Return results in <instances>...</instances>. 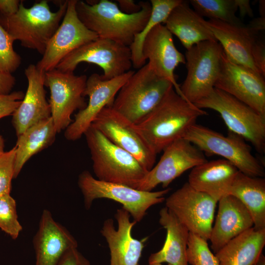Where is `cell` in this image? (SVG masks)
<instances>
[{
	"label": "cell",
	"instance_id": "6da1fadb",
	"mask_svg": "<svg viewBox=\"0 0 265 265\" xmlns=\"http://www.w3.org/2000/svg\"><path fill=\"white\" fill-rule=\"evenodd\" d=\"M207 114L206 111L181 96L173 87L155 108L133 127L157 155L184 138L198 118Z\"/></svg>",
	"mask_w": 265,
	"mask_h": 265
},
{
	"label": "cell",
	"instance_id": "7a4b0ae2",
	"mask_svg": "<svg viewBox=\"0 0 265 265\" xmlns=\"http://www.w3.org/2000/svg\"><path fill=\"white\" fill-rule=\"evenodd\" d=\"M141 9L132 14H126L116 2L101 0L96 2L78 0L76 10L84 25L97 34L130 47L134 36L144 28L152 11L149 1H140Z\"/></svg>",
	"mask_w": 265,
	"mask_h": 265
},
{
	"label": "cell",
	"instance_id": "3957f363",
	"mask_svg": "<svg viewBox=\"0 0 265 265\" xmlns=\"http://www.w3.org/2000/svg\"><path fill=\"white\" fill-rule=\"evenodd\" d=\"M67 4L68 0L64 1L57 11L53 12L46 0L36 2L30 8L25 7L21 1L15 14L0 16V25L22 46L43 55L65 15Z\"/></svg>",
	"mask_w": 265,
	"mask_h": 265
},
{
	"label": "cell",
	"instance_id": "277c9868",
	"mask_svg": "<svg viewBox=\"0 0 265 265\" xmlns=\"http://www.w3.org/2000/svg\"><path fill=\"white\" fill-rule=\"evenodd\" d=\"M84 135L97 179L133 188L148 173L134 157L112 143L92 125Z\"/></svg>",
	"mask_w": 265,
	"mask_h": 265
},
{
	"label": "cell",
	"instance_id": "5b68a950",
	"mask_svg": "<svg viewBox=\"0 0 265 265\" xmlns=\"http://www.w3.org/2000/svg\"><path fill=\"white\" fill-rule=\"evenodd\" d=\"M173 87L169 80L157 75L147 63L128 79L111 107L135 125L153 110Z\"/></svg>",
	"mask_w": 265,
	"mask_h": 265
},
{
	"label": "cell",
	"instance_id": "8992f818",
	"mask_svg": "<svg viewBox=\"0 0 265 265\" xmlns=\"http://www.w3.org/2000/svg\"><path fill=\"white\" fill-rule=\"evenodd\" d=\"M195 105L217 112L229 131L249 142L256 151L265 153V116L232 95L214 88Z\"/></svg>",
	"mask_w": 265,
	"mask_h": 265
},
{
	"label": "cell",
	"instance_id": "52a82bcc",
	"mask_svg": "<svg viewBox=\"0 0 265 265\" xmlns=\"http://www.w3.org/2000/svg\"><path fill=\"white\" fill-rule=\"evenodd\" d=\"M184 138L190 141L204 153L223 157L239 171L249 176L264 177V165L251 153V147L241 136L229 132L227 135L195 124Z\"/></svg>",
	"mask_w": 265,
	"mask_h": 265
},
{
	"label": "cell",
	"instance_id": "ba28073f",
	"mask_svg": "<svg viewBox=\"0 0 265 265\" xmlns=\"http://www.w3.org/2000/svg\"><path fill=\"white\" fill-rule=\"evenodd\" d=\"M78 186L83 195L85 208L88 210L97 199L107 198L122 204L136 223L140 222L152 206L165 201L169 188L157 191L139 190L126 185L107 182L94 178L88 171L79 176Z\"/></svg>",
	"mask_w": 265,
	"mask_h": 265
},
{
	"label": "cell",
	"instance_id": "9c48e42d",
	"mask_svg": "<svg viewBox=\"0 0 265 265\" xmlns=\"http://www.w3.org/2000/svg\"><path fill=\"white\" fill-rule=\"evenodd\" d=\"M223 52L215 40L201 42L186 50L187 74L180 86L184 99L194 104L211 92L218 77Z\"/></svg>",
	"mask_w": 265,
	"mask_h": 265
},
{
	"label": "cell",
	"instance_id": "30bf717a",
	"mask_svg": "<svg viewBox=\"0 0 265 265\" xmlns=\"http://www.w3.org/2000/svg\"><path fill=\"white\" fill-rule=\"evenodd\" d=\"M81 62L100 66L104 71L103 77L111 79L131 70V50L129 47L114 41L98 38L71 53L55 68L63 72H74Z\"/></svg>",
	"mask_w": 265,
	"mask_h": 265
},
{
	"label": "cell",
	"instance_id": "8fae6325",
	"mask_svg": "<svg viewBox=\"0 0 265 265\" xmlns=\"http://www.w3.org/2000/svg\"><path fill=\"white\" fill-rule=\"evenodd\" d=\"M87 79L86 75L77 76L56 68L45 73V86L49 88L51 94V117L57 133L71 124L75 111L86 107L83 93Z\"/></svg>",
	"mask_w": 265,
	"mask_h": 265
},
{
	"label": "cell",
	"instance_id": "7c38bea8",
	"mask_svg": "<svg viewBox=\"0 0 265 265\" xmlns=\"http://www.w3.org/2000/svg\"><path fill=\"white\" fill-rule=\"evenodd\" d=\"M167 208L189 232L209 240L217 203L187 182L166 199Z\"/></svg>",
	"mask_w": 265,
	"mask_h": 265
},
{
	"label": "cell",
	"instance_id": "4fadbf2b",
	"mask_svg": "<svg viewBox=\"0 0 265 265\" xmlns=\"http://www.w3.org/2000/svg\"><path fill=\"white\" fill-rule=\"evenodd\" d=\"M204 153L182 138L167 146L157 164L133 188L151 191L159 184L164 188L184 172L206 162Z\"/></svg>",
	"mask_w": 265,
	"mask_h": 265
},
{
	"label": "cell",
	"instance_id": "5bb4252c",
	"mask_svg": "<svg viewBox=\"0 0 265 265\" xmlns=\"http://www.w3.org/2000/svg\"><path fill=\"white\" fill-rule=\"evenodd\" d=\"M134 72L130 70L109 80L97 73L91 75L87 79L83 93L84 97H88V103L84 109L79 111L65 130L66 139L75 141L84 135L100 112L106 106H112L118 91Z\"/></svg>",
	"mask_w": 265,
	"mask_h": 265
},
{
	"label": "cell",
	"instance_id": "9a60e30c",
	"mask_svg": "<svg viewBox=\"0 0 265 265\" xmlns=\"http://www.w3.org/2000/svg\"><path fill=\"white\" fill-rule=\"evenodd\" d=\"M77 0H69L65 15L59 26L49 41L36 67L47 72L56 68L71 53L99 38L79 18L76 10Z\"/></svg>",
	"mask_w": 265,
	"mask_h": 265
},
{
	"label": "cell",
	"instance_id": "2e32d148",
	"mask_svg": "<svg viewBox=\"0 0 265 265\" xmlns=\"http://www.w3.org/2000/svg\"><path fill=\"white\" fill-rule=\"evenodd\" d=\"M214 87L232 95L265 116V77L233 62L224 52Z\"/></svg>",
	"mask_w": 265,
	"mask_h": 265
},
{
	"label": "cell",
	"instance_id": "e0dca14e",
	"mask_svg": "<svg viewBox=\"0 0 265 265\" xmlns=\"http://www.w3.org/2000/svg\"><path fill=\"white\" fill-rule=\"evenodd\" d=\"M91 125L112 143L134 157L148 171L153 167L157 155L136 132L133 124L111 106L104 108Z\"/></svg>",
	"mask_w": 265,
	"mask_h": 265
},
{
	"label": "cell",
	"instance_id": "ac0fdd59",
	"mask_svg": "<svg viewBox=\"0 0 265 265\" xmlns=\"http://www.w3.org/2000/svg\"><path fill=\"white\" fill-rule=\"evenodd\" d=\"M142 54L145 61L149 60L151 69L159 77L169 80L183 97L174 70L179 64L186 63L185 57L176 48L172 34L164 25H158L147 34L142 44Z\"/></svg>",
	"mask_w": 265,
	"mask_h": 265
},
{
	"label": "cell",
	"instance_id": "d6986e66",
	"mask_svg": "<svg viewBox=\"0 0 265 265\" xmlns=\"http://www.w3.org/2000/svg\"><path fill=\"white\" fill-rule=\"evenodd\" d=\"M130 213L123 208L115 214L118 227L114 221L106 219L101 233L105 238L110 254V265H138L145 245V239L138 240L132 237V230L136 223L130 220Z\"/></svg>",
	"mask_w": 265,
	"mask_h": 265
},
{
	"label": "cell",
	"instance_id": "ffe728a7",
	"mask_svg": "<svg viewBox=\"0 0 265 265\" xmlns=\"http://www.w3.org/2000/svg\"><path fill=\"white\" fill-rule=\"evenodd\" d=\"M25 74L28 82L27 90L12 114V123L17 137L30 127L51 117L44 89L45 72L39 70L36 65L30 64Z\"/></svg>",
	"mask_w": 265,
	"mask_h": 265
},
{
	"label": "cell",
	"instance_id": "44dd1931",
	"mask_svg": "<svg viewBox=\"0 0 265 265\" xmlns=\"http://www.w3.org/2000/svg\"><path fill=\"white\" fill-rule=\"evenodd\" d=\"M33 244L35 265H58L65 253L78 247V242L69 231L55 221L51 212L44 210Z\"/></svg>",
	"mask_w": 265,
	"mask_h": 265
},
{
	"label": "cell",
	"instance_id": "7402d4cb",
	"mask_svg": "<svg viewBox=\"0 0 265 265\" xmlns=\"http://www.w3.org/2000/svg\"><path fill=\"white\" fill-rule=\"evenodd\" d=\"M207 22L229 60L260 74L252 56V49L259 38V34L254 32L247 25L238 26L216 20Z\"/></svg>",
	"mask_w": 265,
	"mask_h": 265
},
{
	"label": "cell",
	"instance_id": "603a6c76",
	"mask_svg": "<svg viewBox=\"0 0 265 265\" xmlns=\"http://www.w3.org/2000/svg\"><path fill=\"white\" fill-rule=\"evenodd\" d=\"M218 202L217 214L209 239L214 254L231 239L254 225L249 211L236 197L227 194Z\"/></svg>",
	"mask_w": 265,
	"mask_h": 265
},
{
	"label": "cell",
	"instance_id": "cb8c5ba5",
	"mask_svg": "<svg viewBox=\"0 0 265 265\" xmlns=\"http://www.w3.org/2000/svg\"><path fill=\"white\" fill-rule=\"evenodd\" d=\"M238 172V169L226 159L207 160L191 169L187 183L195 189L218 202L221 197L229 194Z\"/></svg>",
	"mask_w": 265,
	"mask_h": 265
},
{
	"label": "cell",
	"instance_id": "d4e9b609",
	"mask_svg": "<svg viewBox=\"0 0 265 265\" xmlns=\"http://www.w3.org/2000/svg\"><path fill=\"white\" fill-rule=\"evenodd\" d=\"M165 26L180 40L186 50L201 42L215 40L207 22L183 0L170 12Z\"/></svg>",
	"mask_w": 265,
	"mask_h": 265
},
{
	"label": "cell",
	"instance_id": "484cf974",
	"mask_svg": "<svg viewBox=\"0 0 265 265\" xmlns=\"http://www.w3.org/2000/svg\"><path fill=\"white\" fill-rule=\"evenodd\" d=\"M159 215V223L166 230V239L162 248L150 256L149 264L188 265L186 259L188 230L166 207L160 210Z\"/></svg>",
	"mask_w": 265,
	"mask_h": 265
},
{
	"label": "cell",
	"instance_id": "4316f807",
	"mask_svg": "<svg viewBox=\"0 0 265 265\" xmlns=\"http://www.w3.org/2000/svg\"><path fill=\"white\" fill-rule=\"evenodd\" d=\"M265 245V229L253 227L234 238L215 254L219 265H253Z\"/></svg>",
	"mask_w": 265,
	"mask_h": 265
},
{
	"label": "cell",
	"instance_id": "83f0119b",
	"mask_svg": "<svg viewBox=\"0 0 265 265\" xmlns=\"http://www.w3.org/2000/svg\"><path fill=\"white\" fill-rule=\"evenodd\" d=\"M229 194L237 198L245 206L252 217L256 230L265 229V178L249 176L238 171Z\"/></svg>",
	"mask_w": 265,
	"mask_h": 265
},
{
	"label": "cell",
	"instance_id": "f1b7e54d",
	"mask_svg": "<svg viewBox=\"0 0 265 265\" xmlns=\"http://www.w3.org/2000/svg\"><path fill=\"white\" fill-rule=\"evenodd\" d=\"M57 133L51 117L30 127L17 137L14 179L31 157L53 143Z\"/></svg>",
	"mask_w": 265,
	"mask_h": 265
},
{
	"label": "cell",
	"instance_id": "f546056e",
	"mask_svg": "<svg viewBox=\"0 0 265 265\" xmlns=\"http://www.w3.org/2000/svg\"><path fill=\"white\" fill-rule=\"evenodd\" d=\"M182 0H151L152 11L143 29L134 36L129 47L131 52L132 66L139 69L145 65L146 61L142 54V46L147 34L156 26L164 23L171 11Z\"/></svg>",
	"mask_w": 265,
	"mask_h": 265
},
{
	"label": "cell",
	"instance_id": "4dcf8cb0",
	"mask_svg": "<svg viewBox=\"0 0 265 265\" xmlns=\"http://www.w3.org/2000/svg\"><path fill=\"white\" fill-rule=\"evenodd\" d=\"M189 2L202 17L235 25H244L236 16L238 7L236 0H190Z\"/></svg>",
	"mask_w": 265,
	"mask_h": 265
},
{
	"label": "cell",
	"instance_id": "1f68e13d",
	"mask_svg": "<svg viewBox=\"0 0 265 265\" xmlns=\"http://www.w3.org/2000/svg\"><path fill=\"white\" fill-rule=\"evenodd\" d=\"M0 229L13 239H16L22 231L16 201L10 194L0 196Z\"/></svg>",
	"mask_w": 265,
	"mask_h": 265
},
{
	"label": "cell",
	"instance_id": "d6a6232c",
	"mask_svg": "<svg viewBox=\"0 0 265 265\" xmlns=\"http://www.w3.org/2000/svg\"><path fill=\"white\" fill-rule=\"evenodd\" d=\"M186 259L190 265H219L217 258L208 246V241L190 232Z\"/></svg>",
	"mask_w": 265,
	"mask_h": 265
},
{
	"label": "cell",
	"instance_id": "836d02e7",
	"mask_svg": "<svg viewBox=\"0 0 265 265\" xmlns=\"http://www.w3.org/2000/svg\"><path fill=\"white\" fill-rule=\"evenodd\" d=\"M12 37L0 25V70L11 74L21 63V56L14 51Z\"/></svg>",
	"mask_w": 265,
	"mask_h": 265
},
{
	"label": "cell",
	"instance_id": "e575fe53",
	"mask_svg": "<svg viewBox=\"0 0 265 265\" xmlns=\"http://www.w3.org/2000/svg\"><path fill=\"white\" fill-rule=\"evenodd\" d=\"M16 147L4 152L0 157V196L10 194L14 179Z\"/></svg>",
	"mask_w": 265,
	"mask_h": 265
},
{
	"label": "cell",
	"instance_id": "d590c367",
	"mask_svg": "<svg viewBox=\"0 0 265 265\" xmlns=\"http://www.w3.org/2000/svg\"><path fill=\"white\" fill-rule=\"evenodd\" d=\"M24 96L22 91L0 94V119L12 115L21 104Z\"/></svg>",
	"mask_w": 265,
	"mask_h": 265
},
{
	"label": "cell",
	"instance_id": "8d00e7d4",
	"mask_svg": "<svg viewBox=\"0 0 265 265\" xmlns=\"http://www.w3.org/2000/svg\"><path fill=\"white\" fill-rule=\"evenodd\" d=\"M252 56L256 67L260 74L265 76V42L259 38L254 44Z\"/></svg>",
	"mask_w": 265,
	"mask_h": 265
},
{
	"label": "cell",
	"instance_id": "74e56055",
	"mask_svg": "<svg viewBox=\"0 0 265 265\" xmlns=\"http://www.w3.org/2000/svg\"><path fill=\"white\" fill-rule=\"evenodd\" d=\"M58 265H91L89 261L77 248L67 251L62 256Z\"/></svg>",
	"mask_w": 265,
	"mask_h": 265
},
{
	"label": "cell",
	"instance_id": "f35d334b",
	"mask_svg": "<svg viewBox=\"0 0 265 265\" xmlns=\"http://www.w3.org/2000/svg\"><path fill=\"white\" fill-rule=\"evenodd\" d=\"M15 81V78L11 74L0 70V94L11 93Z\"/></svg>",
	"mask_w": 265,
	"mask_h": 265
},
{
	"label": "cell",
	"instance_id": "ab89813d",
	"mask_svg": "<svg viewBox=\"0 0 265 265\" xmlns=\"http://www.w3.org/2000/svg\"><path fill=\"white\" fill-rule=\"evenodd\" d=\"M21 0H0V16L7 17L15 14L19 8Z\"/></svg>",
	"mask_w": 265,
	"mask_h": 265
},
{
	"label": "cell",
	"instance_id": "60d3db41",
	"mask_svg": "<svg viewBox=\"0 0 265 265\" xmlns=\"http://www.w3.org/2000/svg\"><path fill=\"white\" fill-rule=\"evenodd\" d=\"M116 1L121 11L127 14L137 13L141 9L139 2L136 4L132 0H117Z\"/></svg>",
	"mask_w": 265,
	"mask_h": 265
},
{
	"label": "cell",
	"instance_id": "b9f144b4",
	"mask_svg": "<svg viewBox=\"0 0 265 265\" xmlns=\"http://www.w3.org/2000/svg\"><path fill=\"white\" fill-rule=\"evenodd\" d=\"M238 10V9L240 16L244 17L246 16L252 17L254 15L249 0H236Z\"/></svg>",
	"mask_w": 265,
	"mask_h": 265
},
{
	"label": "cell",
	"instance_id": "7bdbcfd3",
	"mask_svg": "<svg viewBox=\"0 0 265 265\" xmlns=\"http://www.w3.org/2000/svg\"><path fill=\"white\" fill-rule=\"evenodd\" d=\"M247 25L254 31L260 34L265 30V18L260 16L255 18Z\"/></svg>",
	"mask_w": 265,
	"mask_h": 265
},
{
	"label": "cell",
	"instance_id": "ee69618b",
	"mask_svg": "<svg viewBox=\"0 0 265 265\" xmlns=\"http://www.w3.org/2000/svg\"><path fill=\"white\" fill-rule=\"evenodd\" d=\"M253 265H265V257L262 253Z\"/></svg>",
	"mask_w": 265,
	"mask_h": 265
},
{
	"label": "cell",
	"instance_id": "f6af8a7d",
	"mask_svg": "<svg viewBox=\"0 0 265 265\" xmlns=\"http://www.w3.org/2000/svg\"><path fill=\"white\" fill-rule=\"evenodd\" d=\"M265 1L260 0L259 2V12L260 16L265 17Z\"/></svg>",
	"mask_w": 265,
	"mask_h": 265
},
{
	"label": "cell",
	"instance_id": "bcb514c9",
	"mask_svg": "<svg viewBox=\"0 0 265 265\" xmlns=\"http://www.w3.org/2000/svg\"><path fill=\"white\" fill-rule=\"evenodd\" d=\"M4 142L2 135L0 134V157L4 152Z\"/></svg>",
	"mask_w": 265,
	"mask_h": 265
},
{
	"label": "cell",
	"instance_id": "7dc6e473",
	"mask_svg": "<svg viewBox=\"0 0 265 265\" xmlns=\"http://www.w3.org/2000/svg\"><path fill=\"white\" fill-rule=\"evenodd\" d=\"M149 265H162V264H149ZM168 265H171L169 264H168Z\"/></svg>",
	"mask_w": 265,
	"mask_h": 265
},
{
	"label": "cell",
	"instance_id": "c3c4849f",
	"mask_svg": "<svg viewBox=\"0 0 265 265\" xmlns=\"http://www.w3.org/2000/svg\"><path fill=\"white\" fill-rule=\"evenodd\" d=\"M138 265H140L139 264Z\"/></svg>",
	"mask_w": 265,
	"mask_h": 265
}]
</instances>
